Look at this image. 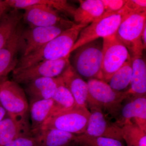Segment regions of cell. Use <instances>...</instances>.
<instances>
[{"instance_id": "obj_19", "label": "cell", "mask_w": 146, "mask_h": 146, "mask_svg": "<svg viewBox=\"0 0 146 146\" xmlns=\"http://www.w3.org/2000/svg\"><path fill=\"white\" fill-rule=\"evenodd\" d=\"M9 8L25 9L31 6L42 5L48 6L59 13L74 17L75 7L65 0H5Z\"/></svg>"}, {"instance_id": "obj_11", "label": "cell", "mask_w": 146, "mask_h": 146, "mask_svg": "<svg viewBox=\"0 0 146 146\" xmlns=\"http://www.w3.org/2000/svg\"><path fill=\"white\" fill-rule=\"evenodd\" d=\"M24 30L21 23L11 38L0 49V83L8 80L9 74L18 64V53L23 51L25 46L22 37Z\"/></svg>"}, {"instance_id": "obj_29", "label": "cell", "mask_w": 146, "mask_h": 146, "mask_svg": "<svg viewBox=\"0 0 146 146\" xmlns=\"http://www.w3.org/2000/svg\"><path fill=\"white\" fill-rule=\"evenodd\" d=\"M104 8V14L107 16L117 13L126 3L125 0H102Z\"/></svg>"}, {"instance_id": "obj_22", "label": "cell", "mask_w": 146, "mask_h": 146, "mask_svg": "<svg viewBox=\"0 0 146 146\" xmlns=\"http://www.w3.org/2000/svg\"><path fill=\"white\" fill-rule=\"evenodd\" d=\"M132 75L130 89L131 96H143L146 93V65L141 57L131 58Z\"/></svg>"}, {"instance_id": "obj_7", "label": "cell", "mask_w": 146, "mask_h": 146, "mask_svg": "<svg viewBox=\"0 0 146 146\" xmlns=\"http://www.w3.org/2000/svg\"><path fill=\"white\" fill-rule=\"evenodd\" d=\"M0 103L10 117L19 119L29 115L25 92L13 80H7L0 83Z\"/></svg>"}, {"instance_id": "obj_20", "label": "cell", "mask_w": 146, "mask_h": 146, "mask_svg": "<svg viewBox=\"0 0 146 146\" xmlns=\"http://www.w3.org/2000/svg\"><path fill=\"white\" fill-rule=\"evenodd\" d=\"M79 2V7L76 9L73 17L76 24L88 25L104 13V7L102 0H85L80 1Z\"/></svg>"}, {"instance_id": "obj_3", "label": "cell", "mask_w": 146, "mask_h": 146, "mask_svg": "<svg viewBox=\"0 0 146 146\" xmlns=\"http://www.w3.org/2000/svg\"><path fill=\"white\" fill-rule=\"evenodd\" d=\"M146 27V12L123 20L115 35L126 47L131 58L141 57L144 50L142 33Z\"/></svg>"}, {"instance_id": "obj_27", "label": "cell", "mask_w": 146, "mask_h": 146, "mask_svg": "<svg viewBox=\"0 0 146 146\" xmlns=\"http://www.w3.org/2000/svg\"><path fill=\"white\" fill-rule=\"evenodd\" d=\"M76 140L78 146H125L123 142L101 136H94L83 134L77 135Z\"/></svg>"}, {"instance_id": "obj_16", "label": "cell", "mask_w": 146, "mask_h": 146, "mask_svg": "<svg viewBox=\"0 0 146 146\" xmlns=\"http://www.w3.org/2000/svg\"><path fill=\"white\" fill-rule=\"evenodd\" d=\"M64 84L72 95L78 107L87 108L89 89L86 82L70 64L60 75Z\"/></svg>"}, {"instance_id": "obj_9", "label": "cell", "mask_w": 146, "mask_h": 146, "mask_svg": "<svg viewBox=\"0 0 146 146\" xmlns=\"http://www.w3.org/2000/svg\"><path fill=\"white\" fill-rule=\"evenodd\" d=\"M122 20L121 16L118 13L110 16L103 13L98 19L82 29L70 53L100 37L104 38L116 34Z\"/></svg>"}, {"instance_id": "obj_17", "label": "cell", "mask_w": 146, "mask_h": 146, "mask_svg": "<svg viewBox=\"0 0 146 146\" xmlns=\"http://www.w3.org/2000/svg\"><path fill=\"white\" fill-rule=\"evenodd\" d=\"M63 81L61 76L57 78H42L27 83L25 91L30 103L51 99L58 86Z\"/></svg>"}, {"instance_id": "obj_23", "label": "cell", "mask_w": 146, "mask_h": 146, "mask_svg": "<svg viewBox=\"0 0 146 146\" xmlns=\"http://www.w3.org/2000/svg\"><path fill=\"white\" fill-rule=\"evenodd\" d=\"M23 18L19 10L13 9L0 19V49L1 48L16 31Z\"/></svg>"}, {"instance_id": "obj_28", "label": "cell", "mask_w": 146, "mask_h": 146, "mask_svg": "<svg viewBox=\"0 0 146 146\" xmlns=\"http://www.w3.org/2000/svg\"><path fill=\"white\" fill-rule=\"evenodd\" d=\"M145 12H146L145 0H128L117 13L124 20L131 15Z\"/></svg>"}, {"instance_id": "obj_32", "label": "cell", "mask_w": 146, "mask_h": 146, "mask_svg": "<svg viewBox=\"0 0 146 146\" xmlns=\"http://www.w3.org/2000/svg\"><path fill=\"white\" fill-rule=\"evenodd\" d=\"M6 114V111L0 103V122L5 117Z\"/></svg>"}, {"instance_id": "obj_14", "label": "cell", "mask_w": 146, "mask_h": 146, "mask_svg": "<svg viewBox=\"0 0 146 146\" xmlns=\"http://www.w3.org/2000/svg\"><path fill=\"white\" fill-rule=\"evenodd\" d=\"M22 19L29 27L51 26L68 20L57 11L42 5H33L26 9Z\"/></svg>"}, {"instance_id": "obj_31", "label": "cell", "mask_w": 146, "mask_h": 146, "mask_svg": "<svg viewBox=\"0 0 146 146\" xmlns=\"http://www.w3.org/2000/svg\"><path fill=\"white\" fill-rule=\"evenodd\" d=\"M10 8L5 1L0 0V18L7 13L9 9Z\"/></svg>"}, {"instance_id": "obj_13", "label": "cell", "mask_w": 146, "mask_h": 146, "mask_svg": "<svg viewBox=\"0 0 146 146\" xmlns=\"http://www.w3.org/2000/svg\"><path fill=\"white\" fill-rule=\"evenodd\" d=\"M122 107L114 123L121 127L128 121L136 123L146 132V96H131Z\"/></svg>"}, {"instance_id": "obj_33", "label": "cell", "mask_w": 146, "mask_h": 146, "mask_svg": "<svg viewBox=\"0 0 146 146\" xmlns=\"http://www.w3.org/2000/svg\"><path fill=\"white\" fill-rule=\"evenodd\" d=\"M142 43L144 50L145 49L146 47V27L144 28L142 34Z\"/></svg>"}, {"instance_id": "obj_25", "label": "cell", "mask_w": 146, "mask_h": 146, "mask_svg": "<svg viewBox=\"0 0 146 146\" xmlns=\"http://www.w3.org/2000/svg\"><path fill=\"white\" fill-rule=\"evenodd\" d=\"M121 133L126 146H146V132L132 121H128L122 127Z\"/></svg>"}, {"instance_id": "obj_1", "label": "cell", "mask_w": 146, "mask_h": 146, "mask_svg": "<svg viewBox=\"0 0 146 146\" xmlns=\"http://www.w3.org/2000/svg\"><path fill=\"white\" fill-rule=\"evenodd\" d=\"M86 25L76 24L35 51L18 60L13 72L23 70L41 61L57 60L70 54V50Z\"/></svg>"}, {"instance_id": "obj_24", "label": "cell", "mask_w": 146, "mask_h": 146, "mask_svg": "<svg viewBox=\"0 0 146 146\" xmlns=\"http://www.w3.org/2000/svg\"><path fill=\"white\" fill-rule=\"evenodd\" d=\"M51 99L53 101V105L50 116L77 107L72 95L65 86L63 81L58 86Z\"/></svg>"}, {"instance_id": "obj_10", "label": "cell", "mask_w": 146, "mask_h": 146, "mask_svg": "<svg viewBox=\"0 0 146 146\" xmlns=\"http://www.w3.org/2000/svg\"><path fill=\"white\" fill-rule=\"evenodd\" d=\"M75 24L74 22L68 19L56 25L29 27L24 30L22 37L25 46L22 56H25L40 48L63 32L70 28Z\"/></svg>"}, {"instance_id": "obj_21", "label": "cell", "mask_w": 146, "mask_h": 146, "mask_svg": "<svg viewBox=\"0 0 146 146\" xmlns=\"http://www.w3.org/2000/svg\"><path fill=\"white\" fill-rule=\"evenodd\" d=\"M53 105V101L52 99L30 103L29 112L32 132L39 130L42 127L50 115Z\"/></svg>"}, {"instance_id": "obj_4", "label": "cell", "mask_w": 146, "mask_h": 146, "mask_svg": "<svg viewBox=\"0 0 146 146\" xmlns=\"http://www.w3.org/2000/svg\"><path fill=\"white\" fill-rule=\"evenodd\" d=\"M76 50L72 66L78 74L89 79L102 80V48L93 41Z\"/></svg>"}, {"instance_id": "obj_26", "label": "cell", "mask_w": 146, "mask_h": 146, "mask_svg": "<svg viewBox=\"0 0 146 146\" xmlns=\"http://www.w3.org/2000/svg\"><path fill=\"white\" fill-rule=\"evenodd\" d=\"M131 60L128 61L112 75L108 83L113 90L121 91L130 84L132 75Z\"/></svg>"}, {"instance_id": "obj_2", "label": "cell", "mask_w": 146, "mask_h": 146, "mask_svg": "<svg viewBox=\"0 0 146 146\" xmlns=\"http://www.w3.org/2000/svg\"><path fill=\"white\" fill-rule=\"evenodd\" d=\"M87 84L89 93L87 105L89 107L98 106L117 119L123 102L131 96L127 90L124 92L115 91L108 84L97 79H90Z\"/></svg>"}, {"instance_id": "obj_34", "label": "cell", "mask_w": 146, "mask_h": 146, "mask_svg": "<svg viewBox=\"0 0 146 146\" xmlns=\"http://www.w3.org/2000/svg\"><path fill=\"white\" fill-rule=\"evenodd\" d=\"M62 146H78V142L75 139L74 141H72L70 143Z\"/></svg>"}, {"instance_id": "obj_6", "label": "cell", "mask_w": 146, "mask_h": 146, "mask_svg": "<svg viewBox=\"0 0 146 146\" xmlns=\"http://www.w3.org/2000/svg\"><path fill=\"white\" fill-rule=\"evenodd\" d=\"M102 53V80L108 83L115 72L131 58L127 49L115 34L103 38Z\"/></svg>"}, {"instance_id": "obj_35", "label": "cell", "mask_w": 146, "mask_h": 146, "mask_svg": "<svg viewBox=\"0 0 146 146\" xmlns=\"http://www.w3.org/2000/svg\"><path fill=\"white\" fill-rule=\"evenodd\" d=\"M0 19H1V18H0Z\"/></svg>"}, {"instance_id": "obj_15", "label": "cell", "mask_w": 146, "mask_h": 146, "mask_svg": "<svg viewBox=\"0 0 146 146\" xmlns=\"http://www.w3.org/2000/svg\"><path fill=\"white\" fill-rule=\"evenodd\" d=\"M33 136L29 115L14 119L7 116L0 122V146L21 137Z\"/></svg>"}, {"instance_id": "obj_8", "label": "cell", "mask_w": 146, "mask_h": 146, "mask_svg": "<svg viewBox=\"0 0 146 146\" xmlns=\"http://www.w3.org/2000/svg\"><path fill=\"white\" fill-rule=\"evenodd\" d=\"M70 54L57 60L41 61L28 68L13 72L12 80L18 84H26L36 79L60 76L70 65Z\"/></svg>"}, {"instance_id": "obj_12", "label": "cell", "mask_w": 146, "mask_h": 146, "mask_svg": "<svg viewBox=\"0 0 146 146\" xmlns=\"http://www.w3.org/2000/svg\"><path fill=\"white\" fill-rule=\"evenodd\" d=\"M91 111L88 126L84 134L116 139L123 142L121 127L110 122L106 118L102 110L96 106L89 107Z\"/></svg>"}, {"instance_id": "obj_5", "label": "cell", "mask_w": 146, "mask_h": 146, "mask_svg": "<svg viewBox=\"0 0 146 146\" xmlns=\"http://www.w3.org/2000/svg\"><path fill=\"white\" fill-rule=\"evenodd\" d=\"M90 112L87 108L76 107L50 116L40 129H54L78 135L85 133Z\"/></svg>"}, {"instance_id": "obj_18", "label": "cell", "mask_w": 146, "mask_h": 146, "mask_svg": "<svg viewBox=\"0 0 146 146\" xmlns=\"http://www.w3.org/2000/svg\"><path fill=\"white\" fill-rule=\"evenodd\" d=\"M37 146H62L74 141L77 135L54 129H39L32 132Z\"/></svg>"}, {"instance_id": "obj_30", "label": "cell", "mask_w": 146, "mask_h": 146, "mask_svg": "<svg viewBox=\"0 0 146 146\" xmlns=\"http://www.w3.org/2000/svg\"><path fill=\"white\" fill-rule=\"evenodd\" d=\"M3 146H37V145L35 138L32 136L18 138Z\"/></svg>"}]
</instances>
